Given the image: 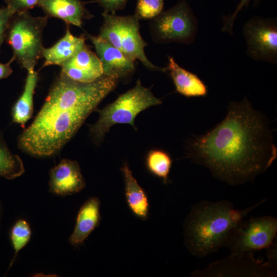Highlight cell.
<instances>
[{"mask_svg": "<svg viewBox=\"0 0 277 277\" xmlns=\"http://www.w3.org/2000/svg\"><path fill=\"white\" fill-rule=\"evenodd\" d=\"M23 92L12 109L13 122L24 127L31 118L33 112V95L38 80L34 70L27 71Z\"/></svg>", "mask_w": 277, "mask_h": 277, "instance_id": "obj_19", "label": "cell"}, {"mask_svg": "<svg viewBox=\"0 0 277 277\" xmlns=\"http://www.w3.org/2000/svg\"><path fill=\"white\" fill-rule=\"evenodd\" d=\"M25 172L21 157L13 153L0 138V177L13 180Z\"/></svg>", "mask_w": 277, "mask_h": 277, "instance_id": "obj_21", "label": "cell"}, {"mask_svg": "<svg viewBox=\"0 0 277 277\" xmlns=\"http://www.w3.org/2000/svg\"><path fill=\"white\" fill-rule=\"evenodd\" d=\"M197 21L186 0L163 11L152 19L151 34L159 43L176 42L190 44L195 39Z\"/></svg>", "mask_w": 277, "mask_h": 277, "instance_id": "obj_7", "label": "cell"}, {"mask_svg": "<svg viewBox=\"0 0 277 277\" xmlns=\"http://www.w3.org/2000/svg\"><path fill=\"white\" fill-rule=\"evenodd\" d=\"M13 14L6 7L0 8V51L1 46L5 39L9 22Z\"/></svg>", "mask_w": 277, "mask_h": 277, "instance_id": "obj_27", "label": "cell"}, {"mask_svg": "<svg viewBox=\"0 0 277 277\" xmlns=\"http://www.w3.org/2000/svg\"><path fill=\"white\" fill-rule=\"evenodd\" d=\"M85 34L94 45L96 54L102 65L104 75L118 80L126 78L133 73L134 61L107 41L98 36Z\"/></svg>", "mask_w": 277, "mask_h": 277, "instance_id": "obj_11", "label": "cell"}, {"mask_svg": "<svg viewBox=\"0 0 277 277\" xmlns=\"http://www.w3.org/2000/svg\"><path fill=\"white\" fill-rule=\"evenodd\" d=\"M164 0H137L134 15L140 19H152L163 12Z\"/></svg>", "mask_w": 277, "mask_h": 277, "instance_id": "obj_23", "label": "cell"}, {"mask_svg": "<svg viewBox=\"0 0 277 277\" xmlns=\"http://www.w3.org/2000/svg\"><path fill=\"white\" fill-rule=\"evenodd\" d=\"M277 232V219L271 216L252 217L239 225L227 247L231 253H248L267 248Z\"/></svg>", "mask_w": 277, "mask_h": 277, "instance_id": "obj_8", "label": "cell"}, {"mask_svg": "<svg viewBox=\"0 0 277 277\" xmlns=\"http://www.w3.org/2000/svg\"><path fill=\"white\" fill-rule=\"evenodd\" d=\"M103 23L98 36L110 43L129 58L138 60L148 69L166 72L167 67L150 62L144 51L147 43L140 32L139 19L134 15L118 16L103 12Z\"/></svg>", "mask_w": 277, "mask_h": 277, "instance_id": "obj_6", "label": "cell"}, {"mask_svg": "<svg viewBox=\"0 0 277 277\" xmlns=\"http://www.w3.org/2000/svg\"><path fill=\"white\" fill-rule=\"evenodd\" d=\"M100 221V201L97 197H91L78 211L74 230L69 239L70 243L75 247L83 244Z\"/></svg>", "mask_w": 277, "mask_h": 277, "instance_id": "obj_15", "label": "cell"}, {"mask_svg": "<svg viewBox=\"0 0 277 277\" xmlns=\"http://www.w3.org/2000/svg\"><path fill=\"white\" fill-rule=\"evenodd\" d=\"M48 17H34L29 11L14 13L11 18L5 39L11 47L15 60L27 71L34 70L42 57V38Z\"/></svg>", "mask_w": 277, "mask_h": 277, "instance_id": "obj_5", "label": "cell"}, {"mask_svg": "<svg viewBox=\"0 0 277 277\" xmlns=\"http://www.w3.org/2000/svg\"><path fill=\"white\" fill-rule=\"evenodd\" d=\"M50 191L60 195L78 193L86 186L78 163L69 159L62 160L49 173Z\"/></svg>", "mask_w": 277, "mask_h": 277, "instance_id": "obj_12", "label": "cell"}, {"mask_svg": "<svg viewBox=\"0 0 277 277\" xmlns=\"http://www.w3.org/2000/svg\"><path fill=\"white\" fill-rule=\"evenodd\" d=\"M145 163L147 170L151 174L162 179L164 184L168 183L172 161L167 152L156 149L150 150L147 154Z\"/></svg>", "mask_w": 277, "mask_h": 277, "instance_id": "obj_20", "label": "cell"}, {"mask_svg": "<svg viewBox=\"0 0 277 277\" xmlns=\"http://www.w3.org/2000/svg\"><path fill=\"white\" fill-rule=\"evenodd\" d=\"M243 32L248 56L254 60L276 63L277 24L275 19L254 16L245 24Z\"/></svg>", "mask_w": 277, "mask_h": 277, "instance_id": "obj_10", "label": "cell"}, {"mask_svg": "<svg viewBox=\"0 0 277 277\" xmlns=\"http://www.w3.org/2000/svg\"><path fill=\"white\" fill-rule=\"evenodd\" d=\"M125 182V195L127 204L138 218L146 220L149 215V202L146 192L133 176L127 163L121 168Z\"/></svg>", "mask_w": 277, "mask_h": 277, "instance_id": "obj_18", "label": "cell"}, {"mask_svg": "<svg viewBox=\"0 0 277 277\" xmlns=\"http://www.w3.org/2000/svg\"><path fill=\"white\" fill-rule=\"evenodd\" d=\"M161 103V100L156 97L149 89L143 86L138 79L133 88L97 111L99 117L95 123L90 126V135L98 143L115 124H129L136 130L134 125L136 116L149 107Z\"/></svg>", "mask_w": 277, "mask_h": 277, "instance_id": "obj_4", "label": "cell"}, {"mask_svg": "<svg viewBox=\"0 0 277 277\" xmlns=\"http://www.w3.org/2000/svg\"><path fill=\"white\" fill-rule=\"evenodd\" d=\"M117 81L103 75L93 82L83 83L61 72L34 120L19 135L18 147L34 157L56 154L115 88Z\"/></svg>", "mask_w": 277, "mask_h": 277, "instance_id": "obj_2", "label": "cell"}, {"mask_svg": "<svg viewBox=\"0 0 277 277\" xmlns=\"http://www.w3.org/2000/svg\"><path fill=\"white\" fill-rule=\"evenodd\" d=\"M251 1H253L255 2L258 1V0H241L240 1L235 11L231 15L224 19V25L222 28L223 31L228 32L232 35L233 23L237 14L245 7H247Z\"/></svg>", "mask_w": 277, "mask_h": 277, "instance_id": "obj_26", "label": "cell"}, {"mask_svg": "<svg viewBox=\"0 0 277 277\" xmlns=\"http://www.w3.org/2000/svg\"><path fill=\"white\" fill-rule=\"evenodd\" d=\"M85 34L77 37L74 36L69 27L66 29L65 35L52 47L42 51V57L45 59L43 67L50 65L61 66L72 57L86 44Z\"/></svg>", "mask_w": 277, "mask_h": 277, "instance_id": "obj_16", "label": "cell"}, {"mask_svg": "<svg viewBox=\"0 0 277 277\" xmlns=\"http://www.w3.org/2000/svg\"><path fill=\"white\" fill-rule=\"evenodd\" d=\"M193 162L231 185L253 181L277 156L272 134L262 114L246 98L232 102L225 118L188 147Z\"/></svg>", "mask_w": 277, "mask_h": 277, "instance_id": "obj_1", "label": "cell"}, {"mask_svg": "<svg viewBox=\"0 0 277 277\" xmlns=\"http://www.w3.org/2000/svg\"><path fill=\"white\" fill-rule=\"evenodd\" d=\"M168 71L176 91L186 97H200L207 95L205 84L198 76L180 66L172 56L168 57Z\"/></svg>", "mask_w": 277, "mask_h": 277, "instance_id": "obj_17", "label": "cell"}, {"mask_svg": "<svg viewBox=\"0 0 277 277\" xmlns=\"http://www.w3.org/2000/svg\"><path fill=\"white\" fill-rule=\"evenodd\" d=\"M31 236V228L26 221L20 219L14 224L10 233V239L14 251V256L10 264L9 268L13 264L17 254L27 245Z\"/></svg>", "mask_w": 277, "mask_h": 277, "instance_id": "obj_22", "label": "cell"}, {"mask_svg": "<svg viewBox=\"0 0 277 277\" xmlns=\"http://www.w3.org/2000/svg\"><path fill=\"white\" fill-rule=\"evenodd\" d=\"M41 0H5L6 7L14 14L17 12L29 11L38 7Z\"/></svg>", "mask_w": 277, "mask_h": 277, "instance_id": "obj_24", "label": "cell"}, {"mask_svg": "<svg viewBox=\"0 0 277 277\" xmlns=\"http://www.w3.org/2000/svg\"><path fill=\"white\" fill-rule=\"evenodd\" d=\"M264 201L241 210L227 200L202 201L194 205L183 226L188 251L194 256L204 258L226 247L240 223Z\"/></svg>", "mask_w": 277, "mask_h": 277, "instance_id": "obj_3", "label": "cell"}, {"mask_svg": "<svg viewBox=\"0 0 277 277\" xmlns=\"http://www.w3.org/2000/svg\"><path fill=\"white\" fill-rule=\"evenodd\" d=\"M82 0H41L39 7L48 17H56L67 24L81 27L83 21L93 16Z\"/></svg>", "mask_w": 277, "mask_h": 277, "instance_id": "obj_14", "label": "cell"}, {"mask_svg": "<svg viewBox=\"0 0 277 277\" xmlns=\"http://www.w3.org/2000/svg\"><path fill=\"white\" fill-rule=\"evenodd\" d=\"M15 60L13 56L7 63H0V80L9 76L13 70L11 67V63Z\"/></svg>", "mask_w": 277, "mask_h": 277, "instance_id": "obj_28", "label": "cell"}, {"mask_svg": "<svg viewBox=\"0 0 277 277\" xmlns=\"http://www.w3.org/2000/svg\"><path fill=\"white\" fill-rule=\"evenodd\" d=\"M128 0H96L104 12L115 14L116 12L125 8Z\"/></svg>", "mask_w": 277, "mask_h": 277, "instance_id": "obj_25", "label": "cell"}, {"mask_svg": "<svg viewBox=\"0 0 277 277\" xmlns=\"http://www.w3.org/2000/svg\"><path fill=\"white\" fill-rule=\"evenodd\" d=\"M61 67L62 72L80 82H91L104 75L100 60L86 44Z\"/></svg>", "mask_w": 277, "mask_h": 277, "instance_id": "obj_13", "label": "cell"}, {"mask_svg": "<svg viewBox=\"0 0 277 277\" xmlns=\"http://www.w3.org/2000/svg\"><path fill=\"white\" fill-rule=\"evenodd\" d=\"M191 276L272 277L276 276V266L256 259L252 252L231 253L204 269L193 271Z\"/></svg>", "mask_w": 277, "mask_h": 277, "instance_id": "obj_9", "label": "cell"}]
</instances>
